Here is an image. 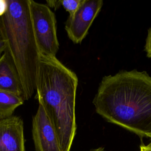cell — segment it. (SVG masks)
Here are the masks:
<instances>
[{
  "label": "cell",
  "mask_w": 151,
  "mask_h": 151,
  "mask_svg": "<svg viewBox=\"0 0 151 151\" xmlns=\"http://www.w3.org/2000/svg\"><path fill=\"white\" fill-rule=\"evenodd\" d=\"M93 103L97 113L140 137L151 135V77L136 70L104 76Z\"/></svg>",
  "instance_id": "cell-1"
},
{
  "label": "cell",
  "mask_w": 151,
  "mask_h": 151,
  "mask_svg": "<svg viewBox=\"0 0 151 151\" xmlns=\"http://www.w3.org/2000/svg\"><path fill=\"white\" fill-rule=\"evenodd\" d=\"M78 83L76 74L56 57L40 54L35 98L54 127L61 151H70L76 133Z\"/></svg>",
  "instance_id": "cell-2"
},
{
  "label": "cell",
  "mask_w": 151,
  "mask_h": 151,
  "mask_svg": "<svg viewBox=\"0 0 151 151\" xmlns=\"http://www.w3.org/2000/svg\"><path fill=\"white\" fill-rule=\"evenodd\" d=\"M6 12L0 17V34L19 75L24 100L36 91L40 52L34 36L29 0H7Z\"/></svg>",
  "instance_id": "cell-3"
},
{
  "label": "cell",
  "mask_w": 151,
  "mask_h": 151,
  "mask_svg": "<svg viewBox=\"0 0 151 151\" xmlns=\"http://www.w3.org/2000/svg\"><path fill=\"white\" fill-rule=\"evenodd\" d=\"M32 25L40 54L55 57L59 50L57 21L54 13L47 4L29 0Z\"/></svg>",
  "instance_id": "cell-4"
},
{
  "label": "cell",
  "mask_w": 151,
  "mask_h": 151,
  "mask_svg": "<svg viewBox=\"0 0 151 151\" xmlns=\"http://www.w3.org/2000/svg\"><path fill=\"white\" fill-rule=\"evenodd\" d=\"M103 5L102 0H83L75 14L68 17L65 29L68 37L74 44H81L86 37Z\"/></svg>",
  "instance_id": "cell-5"
},
{
  "label": "cell",
  "mask_w": 151,
  "mask_h": 151,
  "mask_svg": "<svg viewBox=\"0 0 151 151\" xmlns=\"http://www.w3.org/2000/svg\"><path fill=\"white\" fill-rule=\"evenodd\" d=\"M32 134L36 151H61L55 129L41 103L32 117Z\"/></svg>",
  "instance_id": "cell-6"
},
{
  "label": "cell",
  "mask_w": 151,
  "mask_h": 151,
  "mask_svg": "<svg viewBox=\"0 0 151 151\" xmlns=\"http://www.w3.org/2000/svg\"><path fill=\"white\" fill-rule=\"evenodd\" d=\"M0 151H25L24 123L17 116L0 120Z\"/></svg>",
  "instance_id": "cell-7"
},
{
  "label": "cell",
  "mask_w": 151,
  "mask_h": 151,
  "mask_svg": "<svg viewBox=\"0 0 151 151\" xmlns=\"http://www.w3.org/2000/svg\"><path fill=\"white\" fill-rule=\"evenodd\" d=\"M0 91L15 94L24 99V93L18 70L6 51L0 57Z\"/></svg>",
  "instance_id": "cell-8"
},
{
  "label": "cell",
  "mask_w": 151,
  "mask_h": 151,
  "mask_svg": "<svg viewBox=\"0 0 151 151\" xmlns=\"http://www.w3.org/2000/svg\"><path fill=\"white\" fill-rule=\"evenodd\" d=\"M24 99L15 94L0 91V120L13 116L15 109L23 104Z\"/></svg>",
  "instance_id": "cell-9"
},
{
  "label": "cell",
  "mask_w": 151,
  "mask_h": 151,
  "mask_svg": "<svg viewBox=\"0 0 151 151\" xmlns=\"http://www.w3.org/2000/svg\"><path fill=\"white\" fill-rule=\"evenodd\" d=\"M82 1L83 0H61V5L71 17L77 11Z\"/></svg>",
  "instance_id": "cell-10"
},
{
  "label": "cell",
  "mask_w": 151,
  "mask_h": 151,
  "mask_svg": "<svg viewBox=\"0 0 151 151\" xmlns=\"http://www.w3.org/2000/svg\"><path fill=\"white\" fill-rule=\"evenodd\" d=\"M145 50L146 52L147 57L151 58V28H150L148 30V34L145 46Z\"/></svg>",
  "instance_id": "cell-11"
},
{
  "label": "cell",
  "mask_w": 151,
  "mask_h": 151,
  "mask_svg": "<svg viewBox=\"0 0 151 151\" xmlns=\"http://www.w3.org/2000/svg\"><path fill=\"white\" fill-rule=\"evenodd\" d=\"M47 5L51 8L54 9L55 10L57 9L61 6V0H48L46 1Z\"/></svg>",
  "instance_id": "cell-12"
},
{
  "label": "cell",
  "mask_w": 151,
  "mask_h": 151,
  "mask_svg": "<svg viewBox=\"0 0 151 151\" xmlns=\"http://www.w3.org/2000/svg\"><path fill=\"white\" fill-rule=\"evenodd\" d=\"M7 0H0V17L4 15L8 9Z\"/></svg>",
  "instance_id": "cell-13"
},
{
  "label": "cell",
  "mask_w": 151,
  "mask_h": 151,
  "mask_svg": "<svg viewBox=\"0 0 151 151\" xmlns=\"http://www.w3.org/2000/svg\"><path fill=\"white\" fill-rule=\"evenodd\" d=\"M6 49V44L5 40L2 37V36L0 34V57L2 55V54L4 52Z\"/></svg>",
  "instance_id": "cell-14"
},
{
  "label": "cell",
  "mask_w": 151,
  "mask_h": 151,
  "mask_svg": "<svg viewBox=\"0 0 151 151\" xmlns=\"http://www.w3.org/2000/svg\"><path fill=\"white\" fill-rule=\"evenodd\" d=\"M140 151H151V142L147 145H141Z\"/></svg>",
  "instance_id": "cell-15"
},
{
  "label": "cell",
  "mask_w": 151,
  "mask_h": 151,
  "mask_svg": "<svg viewBox=\"0 0 151 151\" xmlns=\"http://www.w3.org/2000/svg\"><path fill=\"white\" fill-rule=\"evenodd\" d=\"M90 151H105V150H104V149L103 147H98V148H97V149H92V150H91Z\"/></svg>",
  "instance_id": "cell-16"
},
{
  "label": "cell",
  "mask_w": 151,
  "mask_h": 151,
  "mask_svg": "<svg viewBox=\"0 0 151 151\" xmlns=\"http://www.w3.org/2000/svg\"><path fill=\"white\" fill-rule=\"evenodd\" d=\"M150 137V139H151V135H150V137Z\"/></svg>",
  "instance_id": "cell-17"
}]
</instances>
